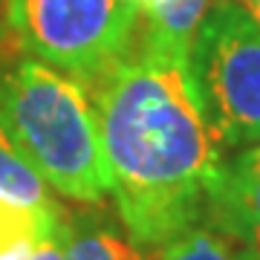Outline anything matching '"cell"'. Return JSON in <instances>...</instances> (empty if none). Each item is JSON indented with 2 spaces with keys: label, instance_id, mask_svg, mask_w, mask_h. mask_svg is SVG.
<instances>
[{
  "label": "cell",
  "instance_id": "obj_3",
  "mask_svg": "<svg viewBox=\"0 0 260 260\" xmlns=\"http://www.w3.org/2000/svg\"><path fill=\"white\" fill-rule=\"evenodd\" d=\"M9 26L26 55L90 93L139 35L133 0H9Z\"/></svg>",
  "mask_w": 260,
  "mask_h": 260
},
{
  "label": "cell",
  "instance_id": "obj_14",
  "mask_svg": "<svg viewBox=\"0 0 260 260\" xmlns=\"http://www.w3.org/2000/svg\"><path fill=\"white\" fill-rule=\"evenodd\" d=\"M6 9H9V0H0V15H3Z\"/></svg>",
  "mask_w": 260,
  "mask_h": 260
},
{
  "label": "cell",
  "instance_id": "obj_1",
  "mask_svg": "<svg viewBox=\"0 0 260 260\" xmlns=\"http://www.w3.org/2000/svg\"><path fill=\"white\" fill-rule=\"evenodd\" d=\"M110 197L130 240L156 251L203 223L225 165V145L197 87L191 52L139 32L90 90Z\"/></svg>",
  "mask_w": 260,
  "mask_h": 260
},
{
  "label": "cell",
  "instance_id": "obj_2",
  "mask_svg": "<svg viewBox=\"0 0 260 260\" xmlns=\"http://www.w3.org/2000/svg\"><path fill=\"white\" fill-rule=\"evenodd\" d=\"M0 124L47 188L84 205L110 197L90 93L70 75L15 49L0 61Z\"/></svg>",
  "mask_w": 260,
  "mask_h": 260
},
{
  "label": "cell",
  "instance_id": "obj_11",
  "mask_svg": "<svg viewBox=\"0 0 260 260\" xmlns=\"http://www.w3.org/2000/svg\"><path fill=\"white\" fill-rule=\"evenodd\" d=\"M67 217H70V211H64V217L55 223V229L35 243L29 260H67Z\"/></svg>",
  "mask_w": 260,
  "mask_h": 260
},
{
  "label": "cell",
  "instance_id": "obj_5",
  "mask_svg": "<svg viewBox=\"0 0 260 260\" xmlns=\"http://www.w3.org/2000/svg\"><path fill=\"white\" fill-rule=\"evenodd\" d=\"M205 220L260 260V142L225 159Z\"/></svg>",
  "mask_w": 260,
  "mask_h": 260
},
{
  "label": "cell",
  "instance_id": "obj_10",
  "mask_svg": "<svg viewBox=\"0 0 260 260\" xmlns=\"http://www.w3.org/2000/svg\"><path fill=\"white\" fill-rule=\"evenodd\" d=\"M0 197L29 205V208H41V205L52 203L47 182L26 165V159L18 153L3 124H0Z\"/></svg>",
  "mask_w": 260,
  "mask_h": 260
},
{
  "label": "cell",
  "instance_id": "obj_7",
  "mask_svg": "<svg viewBox=\"0 0 260 260\" xmlns=\"http://www.w3.org/2000/svg\"><path fill=\"white\" fill-rule=\"evenodd\" d=\"M67 260H145V251L102 211L67 217Z\"/></svg>",
  "mask_w": 260,
  "mask_h": 260
},
{
  "label": "cell",
  "instance_id": "obj_6",
  "mask_svg": "<svg viewBox=\"0 0 260 260\" xmlns=\"http://www.w3.org/2000/svg\"><path fill=\"white\" fill-rule=\"evenodd\" d=\"M214 3L217 0H133L142 35L182 52H191V44Z\"/></svg>",
  "mask_w": 260,
  "mask_h": 260
},
{
  "label": "cell",
  "instance_id": "obj_8",
  "mask_svg": "<svg viewBox=\"0 0 260 260\" xmlns=\"http://www.w3.org/2000/svg\"><path fill=\"white\" fill-rule=\"evenodd\" d=\"M153 260H257L240 243L208 220L188 225L153 251Z\"/></svg>",
  "mask_w": 260,
  "mask_h": 260
},
{
  "label": "cell",
  "instance_id": "obj_13",
  "mask_svg": "<svg viewBox=\"0 0 260 260\" xmlns=\"http://www.w3.org/2000/svg\"><path fill=\"white\" fill-rule=\"evenodd\" d=\"M237 6H243V9L249 12L254 20H260V0H234Z\"/></svg>",
  "mask_w": 260,
  "mask_h": 260
},
{
  "label": "cell",
  "instance_id": "obj_9",
  "mask_svg": "<svg viewBox=\"0 0 260 260\" xmlns=\"http://www.w3.org/2000/svg\"><path fill=\"white\" fill-rule=\"evenodd\" d=\"M64 211L67 208H61L55 200L41 208H29L0 197V251H9L20 243H38L47 232L55 229Z\"/></svg>",
  "mask_w": 260,
  "mask_h": 260
},
{
  "label": "cell",
  "instance_id": "obj_12",
  "mask_svg": "<svg viewBox=\"0 0 260 260\" xmlns=\"http://www.w3.org/2000/svg\"><path fill=\"white\" fill-rule=\"evenodd\" d=\"M32 249H35V243H20V246H15L9 251H0V260H29Z\"/></svg>",
  "mask_w": 260,
  "mask_h": 260
},
{
  "label": "cell",
  "instance_id": "obj_4",
  "mask_svg": "<svg viewBox=\"0 0 260 260\" xmlns=\"http://www.w3.org/2000/svg\"><path fill=\"white\" fill-rule=\"evenodd\" d=\"M191 67L225 145L260 142V20L217 0L191 44Z\"/></svg>",
  "mask_w": 260,
  "mask_h": 260
}]
</instances>
